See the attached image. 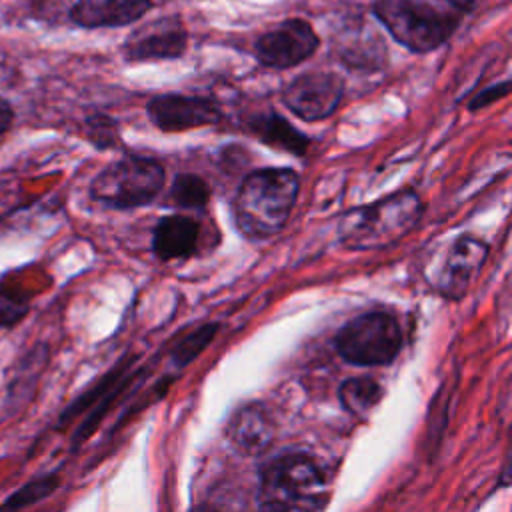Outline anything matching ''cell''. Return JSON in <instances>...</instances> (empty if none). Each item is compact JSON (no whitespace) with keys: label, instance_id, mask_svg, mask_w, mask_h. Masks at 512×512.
<instances>
[{"label":"cell","instance_id":"1","mask_svg":"<svg viewBox=\"0 0 512 512\" xmlns=\"http://www.w3.org/2000/svg\"><path fill=\"white\" fill-rule=\"evenodd\" d=\"M300 176L292 168L252 170L232 202L236 228L250 240H264L284 230L298 200Z\"/></svg>","mask_w":512,"mask_h":512},{"label":"cell","instance_id":"2","mask_svg":"<svg viewBox=\"0 0 512 512\" xmlns=\"http://www.w3.org/2000/svg\"><path fill=\"white\" fill-rule=\"evenodd\" d=\"M424 214L414 190H398L372 204L350 210L338 224L340 244L348 250H382L412 232Z\"/></svg>","mask_w":512,"mask_h":512},{"label":"cell","instance_id":"3","mask_svg":"<svg viewBox=\"0 0 512 512\" xmlns=\"http://www.w3.org/2000/svg\"><path fill=\"white\" fill-rule=\"evenodd\" d=\"M328 498V478L306 452L274 456L260 468L256 502L264 510H322Z\"/></svg>","mask_w":512,"mask_h":512},{"label":"cell","instance_id":"4","mask_svg":"<svg viewBox=\"0 0 512 512\" xmlns=\"http://www.w3.org/2000/svg\"><path fill=\"white\" fill-rule=\"evenodd\" d=\"M372 12L396 42L418 54L442 46L458 26L456 14L420 0H376Z\"/></svg>","mask_w":512,"mask_h":512},{"label":"cell","instance_id":"5","mask_svg":"<svg viewBox=\"0 0 512 512\" xmlns=\"http://www.w3.org/2000/svg\"><path fill=\"white\" fill-rule=\"evenodd\" d=\"M164 186V166L154 158L126 156L108 164L90 184V196L116 210L150 204Z\"/></svg>","mask_w":512,"mask_h":512},{"label":"cell","instance_id":"6","mask_svg":"<svg viewBox=\"0 0 512 512\" xmlns=\"http://www.w3.org/2000/svg\"><path fill=\"white\" fill-rule=\"evenodd\" d=\"M340 358L354 366H388L402 348V330L394 314L372 310L344 324L334 338Z\"/></svg>","mask_w":512,"mask_h":512},{"label":"cell","instance_id":"7","mask_svg":"<svg viewBox=\"0 0 512 512\" xmlns=\"http://www.w3.org/2000/svg\"><path fill=\"white\" fill-rule=\"evenodd\" d=\"M344 96V80L334 72H304L296 76L284 90L286 108L306 122L332 116Z\"/></svg>","mask_w":512,"mask_h":512},{"label":"cell","instance_id":"8","mask_svg":"<svg viewBox=\"0 0 512 512\" xmlns=\"http://www.w3.org/2000/svg\"><path fill=\"white\" fill-rule=\"evenodd\" d=\"M318 44L320 38L306 20L290 18L262 34L256 40L254 54L262 66L284 70L308 60Z\"/></svg>","mask_w":512,"mask_h":512},{"label":"cell","instance_id":"9","mask_svg":"<svg viewBox=\"0 0 512 512\" xmlns=\"http://www.w3.org/2000/svg\"><path fill=\"white\" fill-rule=\"evenodd\" d=\"M488 256V244L472 234L458 236L446 250L434 288L448 300H460L478 278Z\"/></svg>","mask_w":512,"mask_h":512},{"label":"cell","instance_id":"10","mask_svg":"<svg viewBox=\"0 0 512 512\" xmlns=\"http://www.w3.org/2000/svg\"><path fill=\"white\" fill-rule=\"evenodd\" d=\"M146 112L150 122L162 132H184L222 120L220 106L208 96L160 94L148 102Z\"/></svg>","mask_w":512,"mask_h":512},{"label":"cell","instance_id":"11","mask_svg":"<svg viewBox=\"0 0 512 512\" xmlns=\"http://www.w3.org/2000/svg\"><path fill=\"white\" fill-rule=\"evenodd\" d=\"M188 46V32L180 18L168 16L136 28L124 44L130 62L180 58Z\"/></svg>","mask_w":512,"mask_h":512},{"label":"cell","instance_id":"12","mask_svg":"<svg viewBox=\"0 0 512 512\" xmlns=\"http://www.w3.org/2000/svg\"><path fill=\"white\" fill-rule=\"evenodd\" d=\"M224 432L238 452L258 456L266 452L274 440V420L262 402H248L230 416Z\"/></svg>","mask_w":512,"mask_h":512},{"label":"cell","instance_id":"13","mask_svg":"<svg viewBox=\"0 0 512 512\" xmlns=\"http://www.w3.org/2000/svg\"><path fill=\"white\" fill-rule=\"evenodd\" d=\"M202 226L186 214H170L158 220L152 232V252L162 262L186 260L200 244Z\"/></svg>","mask_w":512,"mask_h":512},{"label":"cell","instance_id":"14","mask_svg":"<svg viewBox=\"0 0 512 512\" xmlns=\"http://www.w3.org/2000/svg\"><path fill=\"white\" fill-rule=\"evenodd\" d=\"M152 6V0H78L70 18L84 28L126 26L140 20Z\"/></svg>","mask_w":512,"mask_h":512},{"label":"cell","instance_id":"15","mask_svg":"<svg viewBox=\"0 0 512 512\" xmlns=\"http://www.w3.org/2000/svg\"><path fill=\"white\" fill-rule=\"evenodd\" d=\"M248 128L266 146L290 152L294 156H304L310 148V138L298 132L286 118H282L274 110L250 118Z\"/></svg>","mask_w":512,"mask_h":512},{"label":"cell","instance_id":"16","mask_svg":"<svg viewBox=\"0 0 512 512\" xmlns=\"http://www.w3.org/2000/svg\"><path fill=\"white\" fill-rule=\"evenodd\" d=\"M382 386L370 376L346 378L338 388V400L342 408L354 418H368L370 412L382 400Z\"/></svg>","mask_w":512,"mask_h":512},{"label":"cell","instance_id":"17","mask_svg":"<svg viewBox=\"0 0 512 512\" xmlns=\"http://www.w3.org/2000/svg\"><path fill=\"white\" fill-rule=\"evenodd\" d=\"M210 200V186L198 174L182 172L172 180L166 202L184 210H202Z\"/></svg>","mask_w":512,"mask_h":512},{"label":"cell","instance_id":"18","mask_svg":"<svg viewBox=\"0 0 512 512\" xmlns=\"http://www.w3.org/2000/svg\"><path fill=\"white\" fill-rule=\"evenodd\" d=\"M384 56H386V44H382L376 34H372V38L354 36V40L344 42L340 50V60L348 68H364V70L380 68L384 62Z\"/></svg>","mask_w":512,"mask_h":512},{"label":"cell","instance_id":"19","mask_svg":"<svg viewBox=\"0 0 512 512\" xmlns=\"http://www.w3.org/2000/svg\"><path fill=\"white\" fill-rule=\"evenodd\" d=\"M218 324H204L200 328H196L192 334H188L186 338H182L170 352V360L176 368H184L188 366L214 338V334L218 332Z\"/></svg>","mask_w":512,"mask_h":512},{"label":"cell","instance_id":"20","mask_svg":"<svg viewBox=\"0 0 512 512\" xmlns=\"http://www.w3.org/2000/svg\"><path fill=\"white\" fill-rule=\"evenodd\" d=\"M60 484V478L58 474H46V476H40L28 484H24L18 492H14L2 506L4 508H10V510H16V508H24V506H32L36 504L38 500L50 496L56 486Z\"/></svg>","mask_w":512,"mask_h":512},{"label":"cell","instance_id":"21","mask_svg":"<svg viewBox=\"0 0 512 512\" xmlns=\"http://www.w3.org/2000/svg\"><path fill=\"white\" fill-rule=\"evenodd\" d=\"M88 130H90V138L94 142V146L98 148H108V146H114L116 142V124L106 118V116H92L88 120Z\"/></svg>","mask_w":512,"mask_h":512},{"label":"cell","instance_id":"22","mask_svg":"<svg viewBox=\"0 0 512 512\" xmlns=\"http://www.w3.org/2000/svg\"><path fill=\"white\" fill-rule=\"evenodd\" d=\"M508 92H510V82H508V80H502V82H498V84H492V86H488V88H484V90H480L478 94L472 96V100L468 102V110L486 108V106H490L492 102H496V100L508 96Z\"/></svg>","mask_w":512,"mask_h":512},{"label":"cell","instance_id":"23","mask_svg":"<svg viewBox=\"0 0 512 512\" xmlns=\"http://www.w3.org/2000/svg\"><path fill=\"white\" fill-rule=\"evenodd\" d=\"M12 120H14V112H12V106L0 98V142L4 140V136L8 134L10 126H12Z\"/></svg>","mask_w":512,"mask_h":512},{"label":"cell","instance_id":"24","mask_svg":"<svg viewBox=\"0 0 512 512\" xmlns=\"http://www.w3.org/2000/svg\"><path fill=\"white\" fill-rule=\"evenodd\" d=\"M444 2H448V4H452L454 8L464 10V12H470V10H474V8L480 4V0H444Z\"/></svg>","mask_w":512,"mask_h":512}]
</instances>
